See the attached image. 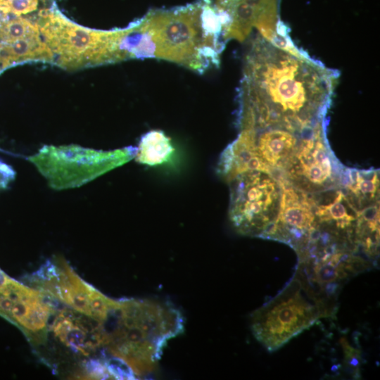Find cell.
<instances>
[{
	"mask_svg": "<svg viewBox=\"0 0 380 380\" xmlns=\"http://www.w3.org/2000/svg\"><path fill=\"white\" fill-rule=\"evenodd\" d=\"M283 193L279 214L276 222L275 240L292 247L308 240L310 229L316 226V203L311 196L287 184L281 183Z\"/></svg>",
	"mask_w": 380,
	"mask_h": 380,
	"instance_id": "8fae6325",
	"label": "cell"
},
{
	"mask_svg": "<svg viewBox=\"0 0 380 380\" xmlns=\"http://www.w3.org/2000/svg\"><path fill=\"white\" fill-rule=\"evenodd\" d=\"M279 298L253 318L254 335L270 351L308 328L317 317L315 308L302 299L299 292L291 298Z\"/></svg>",
	"mask_w": 380,
	"mask_h": 380,
	"instance_id": "ba28073f",
	"label": "cell"
},
{
	"mask_svg": "<svg viewBox=\"0 0 380 380\" xmlns=\"http://www.w3.org/2000/svg\"><path fill=\"white\" fill-rule=\"evenodd\" d=\"M229 218L241 234L274 239L281 202V182L271 172L248 171L228 180Z\"/></svg>",
	"mask_w": 380,
	"mask_h": 380,
	"instance_id": "5b68a950",
	"label": "cell"
},
{
	"mask_svg": "<svg viewBox=\"0 0 380 380\" xmlns=\"http://www.w3.org/2000/svg\"><path fill=\"white\" fill-rule=\"evenodd\" d=\"M217 11L225 42L232 39L244 40L253 28L271 41L288 35L279 18L278 0H219Z\"/></svg>",
	"mask_w": 380,
	"mask_h": 380,
	"instance_id": "9c48e42d",
	"label": "cell"
},
{
	"mask_svg": "<svg viewBox=\"0 0 380 380\" xmlns=\"http://www.w3.org/2000/svg\"><path fill=\"white\" fill-rule=\"evenodd\" d=\"M38 27L45 43L66 68L113 63L127 59L121 49L126 29L101 31L88 29L54 11L39 13Z\"/></svg>",
	"mask_w": 380,
	"mask_h": 380,
	"instance_id": "277c9868",
	"label": "cell"
},
{
	"mask_svg": "<svg viewBox=\"0 0 380 380\" xmlns=\"http://www.w3.org/2000/svg\"><path fill=\"white\" fill-rule=\"evenodd\" d=\"M173 151L170 139L163 132L153 130L141 137L137 158L141 163L153 166L167 162Z\"/></svg>",
	"mask_w": 380,
	"mask_h": 380,
	"instance_id": "5bb4252c",
	"label": "cell"
},
{
	"mask_svg": "<svg viewBox=\"0 0 380 380\" xmlns=\"http://www.w3.org/2000/svg\"><path fill=\"white\" fill-rule=\"evenodd\" d=\"M30 285L71 310L104 321L114 300L106 297L63 260L46 261L29 277Z\"/></svg>",
	"mask_w": 380,
	"mask_h": 380,
	"instance_id": "52a82bcc",
	"label": "cell"
},
{
	"mask_svg": "<svg viewBox=\"0 0 380 380\" xmlns=\"http://www.w3.org/2000/svg\"><path fill=\"white\" fill-rule=\"evenodd\" d=\"M106 355L127 362L136 376L155 369L168 339L183 330V319L172 305L151 300L120 299L104 322Z\"/></svg>",
	"mask_w": 380,
	"mask_h": 380,
	"instance_id": "3957f363",
	"label": "cell"
},
{
	"mask_svg": "<svg viewBox=\"0 0 380 380\" xmlns=\"http://www.w3.org/2000/svg\"><path fill=\"white\" fill-rule=\"evenodd\" d=\"M326 120L307 129L283 170L281 180L306 194L340 187L341 171L326 138Z\"/></svg>",
	"mask_w": 380,
	"mask_h": 380,
	"instance_id": "8992f818",
	"label": "cell"
},
{
	"mask_svg": "<svg viewBox=\"0 0 380 380\" xmlns=\"http://www.w3.org/2000/svg\"><path fill=\"white\" fill-rule=\"evenodd\" d=\"M310 127L300 130L280 127L246 129H241L240 132L248 138L256 156L274 172V168L283 172L297 148L301 136Z\"/></svg>",
	"mask_w": 380,
	"mask_h": 380,
	"instance_id": "7c38bea8",
	"label": "cell"
},
{
	"mask_svg": "<svg viewBox=\"0 0 380 380\" xmlns=\"http://www.w3.org/2000/svg\"><path fill=\"white\" fill-rule=\"evenodd\" d=\"M341 258V254H334L327 263L317 267L316 274L319 282H331L337 278L338 276V264Z\"/></svg>",
	"mask_w": 380,
	"mask_h": 380,
	"instance_id": "2e32d148",
	"label": "cell"
},
{
	"mask_svg": "<svg viewBox=\"0 0 380 380\" xmlns=\"http://www.w3.org/2000/svg\"><path fill=\"white\" fill-rule=\"evenodd\" d=\"M239 101L240 129L291 130L325 119L338 73L298 49L290 37L258 34L243 63Z\"/></svg>",
	"mask_w": 380,
	"mask_h": 380,
	"instance_id": "6da1fadb",
	"label": "cell"
},
{
	"mask_svg": "<svg viewBox=\"0 0 380 380\" xmlns=\"http://www.w3.org/2000/svg\"><path fill=\"white\" fill-rule=\"evenodd\" d=\"M85 377L94 379H107L110 376L100 358H91L82 363Z\"/></svg>",
	"mask_w": 380,
	"mask_h": 380,
	"instance_id": "e0dca14e",
	"label": "cell"
},
{
	"mask_svg": "<svg viewBox=\"0 0 380 380\" xmlns=\"http://www.w3.org/2000/svg\"><path fill=\"white\" fill-rule=\"evenodd\" d=\"M39 0H0V12L19 16L34 11Z\"/></svg>",
	"mask_w": 380,
	"mask_h": 380,
	"instance_id": "9a60e30c",
	"label": "cell"
},
{
	"mask_svg": "<svg viewBox=\"0 0 380 380\" xmlns=\"http://www.w3.org/2000/svg\"><path fill=\"white\" fill-rule=\"evenodd\" d=\"M1 70H1V62H0V71H1Z\"/></svg>",
	"mask_w": 380,
	"mask_h": 380,
	"instance_id": "d6986e66",
	"label": "cell"
},
{
	"mask_svg": "<svg viewBox=\"0 0 380 380\" xmlns=\"http://www.w3.org/2000/svg\"><path fill=\"white\" fill-rule=\"evenodd\" d=\"M337 286L338 285L336 284L330 283L327 285V286H326L327 291L328 293H332L336 289Z\"/></svg>",
	"mask_w": 380,
	"mask_h": 380,
	"instance_id": "ac0fdd59",
	"label": "cell"
},
{
	"mask_svg": "<svg viewBox=\"0 0 380 380\" xmlns=\"http://www.w3.org/2000/svg\"><path fill=\"white\" fill-rule=\"evenodd\" d=\"M220 18L208 0L150 12L127 28L122 47L127 58H157L202 73L219 64L224 49Z\"/></svg>",
	"mask_w": 380,
	"mask_h": 380,
	"instance_id": "7a4b0ae2",
	"label": "cell"
},
{
	"mask_svg": "<svg viewBox=\"0 0 380 380\" xmlns=\"http://www.w3.org/2000/svg\"><path fill=\"white\" fill-rule=\"evenodd\" d=\"M53 54L40 35L25 37L8 43H0L1 70L26 61H52Z\"/></svg>",
	"mask_w": 380,
	"mask_h": 380,
	"instance_id": "4fadbf2b",
	"label": "cell"
},
{
	"mask_svg": "<svg viewBox=\"0 0 380 380\" xmlns=\"http://www.w3.org/2000/svg\"><path fill=\"white\" fill-rule=\"evenodd\" d=\"M53 319L49 324L56 338L72 353L88 356L102 349L101 355L105 354L108 336L103 322L68 308L56 309Z\"/></svg>",
	"mask_w": 380,
	"mask_h": 380,
	"instance_id": "30bf717a",
	"label": "cell"
}]
</instances>
